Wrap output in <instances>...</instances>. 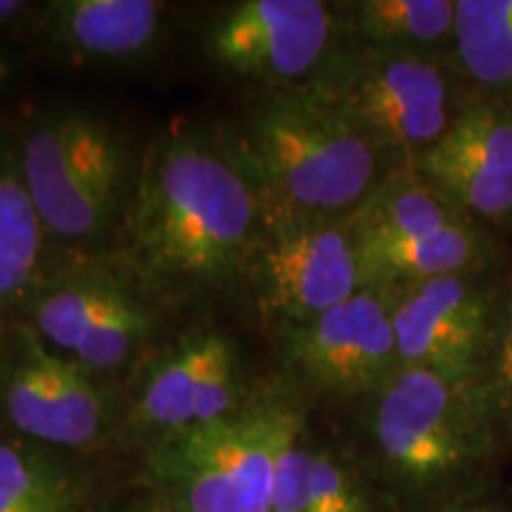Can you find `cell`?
<instances>
[{
	"mask_svg": "<svg viewBox=\"0 0 512 512\" xmlns=\"http://www.w3.org/2000/svg\"><path fill=\"white\" fill-rule=\"evenodd\" d=\"M271 512H373L356 477L302 439L285 448L275 467Z\"/></svg>",
	"mask_w": 512,
	"mask_h": 512,
	"instance_id": "16",
	"label": "cell"
},
{
	"mask_svg": "<svg viewBox=\"0 0 512 512\" xmlns=\"http://www.w3.org/2000/svg\"><path fill=\"white\" fill-rule=\"evenodd\" d=\"M41 216L19 164L0 159V309L15 304L34 283L43 254Z\"/></svg>",
	"mask_w": 512,
	"mask_h": 512,
	"instance_id": "19",
	"label": "cell"
},
{
	"mask_svg": "<svg viewBox=\"0 0 512 512\" xmlns=\"http://www.w3.org/2000/svg\"><path fill=\"white\" fill-rule=\"evenodd\" d=\"M19 171L46 233L91 242L119 216L131 155L124 138L102 119L60 112L27 133Z\"/></svg>",
	"mask_w": 512,
	"mask_h": 512,
	"instance_id": "5",
	"label": "cell"
},
{
	"mask_svg": "<svg viewBox=\"0 0 512 512\" xmlns=\"http://www.w3.org/2000/svg\"><path fill=\"white\" fill-rule=\"evenodd\" d=\"M147 313L136 299L100 325L72 356L83 370H114L147 335Z\"/></svg>",
	"mask_w": 512,
	"mask_h": 512,
	"instance_id": "23",
	"label": "cell"
},
{
	"mask_svg": "<svg viewBox=\"0 0 512 512\" xmlns=\"http://www.w3.org/2000/svg\"><path fill=\"white\" fill-rule=\"evenodd\" d=\"M266 309L287 325L309 323L363 290L349 219L273 223L259 254Z\"/></svg>",
	"mask_w": 512,
	"mask_h": 512,
	"instance_id": "9",
	"label": "cell"
},
{
	"mask_svg": "<svg viewBox=\"0 0 512 512\" xmlns=\"http://www.w3.org/2000/svg\"><path fill=\"white\" fill-rule=\"evenodd\" d=\"M133 299L107 278H79L53 287L36 306V335L50 347L74 356L105 320Z\"/></svg>",
	"mask_w": 512,
	"mask_h": 512,
	"instance_id": "20",
	"label": "cell"
},
{
	"mask_svg": "<svg viewBox=\"0 0 512 512\" xmlns=\"http://www.w3.org/2000/svg\"><path fill=\"white\" fill-rule=\"evenodd\" d=\"M313 81L382 157H399L403 166H415L458 112L444 69L425 53L363 46Z\"/></svg>",
	"mask_w": 512,
	"mask_h": 512,
	"instance_id": "6",
	"label": "cell"
},
{
	"mask_svg": "<svg viewBox=\"0 0 512 512\" xmlns=\"http://www.w3.org/2000/svg\"><path fill=\"white\" fill-rule=\"evenodd\" d=\"M335 17L318 0H245L214 24L211 55L235 74L294 88L330 64Z\"/></svg>",
	"mask_w": 512,
	"mask_h": 512,
	"instance_id": "8",
	"label": "cell"
},
{
	"mask_svg": "<svg viewBox=\"0 0 512 512\" xmlns=\"http://www.w3.org/2000/svg\"><path fill=\"white\" fill-rule=\"evenodd\" d=\"M164 5L155 0H60L53 29L74 53L119 60L150 48Z\"/></svg>",
	"mask_w": 512,
	"mask_h": 512,
	"instance_id": "15",
	"label": "cell"
},
{
	"mask_svg": "<svg viewBox=\"0 0 512 512\" xmlns=\"http://www.w3.org/2000/svg\"><path fill=\"white\" fill-rule=\"evenodd\" d=\"M5 408L17 430L55 446L91 444L105 422V403L86 370L48 351L31 330L5 382Z\"/></svg>",
	"mask_w": 512,
	"mask_h": 512,
	"instance_id": "12",
	"label": "cell"
},
{
	"mask_svg": "<svg viewBox=\"0 0 512 512\" xmlns=\"http://www.w3.org/2000/svg\"><path fill=\"white\" fill-rule=\"evenodd\" d=\"M415 169L470 219H512V112L491 98L458 107Z\"/></svg>",
	"mask_w": 512,
	"mask_h": 512,
	"instance_id": "11",
	"label": "cell"
},
{
	"mask_svg": "<svg viewBox=\"0 0 512 512\" xmlns=\"http://www.w3.org/2000/svg\"><path fill=\"white\" fill-rule=\"evenodd\" d=\"M494 294L472 273L439 275L392 302L399 368H422L453 382H482L496 323Z\"/></svg>",
	"mask_w": 512,
	"mask_h": 512,
	"instance_id": "7",
	"label": "cell"
},
{
	"mask_svg": "<svg viewBox=\"0 0 512 512\" xmlns=\"http://www.w3.org/2000/svg\"><path fill=\"white\" fill-rule=\"evenodd\" d=\"M242 159L273 223L349 219L384 178L380 150L316 81L283 88L259 107Z\"/></svg>",
	"mask_w": 512,
	"mask_h": 512,
	"instance_id": "2",
	"label": "cell"
},
{
	"mask_svg": "<svg viewBox=\"0 0 512 512\" xmlns=\"http://www.w3.org/2000/svg\"><path fill=\"white\" fill-rule=\"evenodd\" d=\"M444 512H498V510L486 508V505H458V508H451Z\"/></svg>",
	"mask_w": 512,
	"mask_h": 512,
	"instance_id": "26",
	"label": "cell"
},
{
	"mask_svg": "<svg viewBox=\"0 0 512 512\" xmlns=\"http://www.w3.org/2000/svg\"><path fill=\"white\" fill-rule=\"evenodd\" d=\"M259 190L240 162L178 136L147 162L128 211V252L152 285L192 292L245 266L259 226Z\"/></svg>",
	"mask_w": 512,
	"mask_h": 512,
	"instance_id": "1",
	"label": "cell"
},
{
	"mask_svg": "<svg viewBox=\"0 0 512 512\" xmlns=\"http://www.w3.org/2000/svg\"><path fill=\"white\" fill-rule=\"evenodd\" d=\"M472 221L415 166L384 176L368 200L349 216L358 245L432 235Z\"/></svg>",
	"mask_w": 512,
	"mask_h": 512,
	"instance_id": "14",
	"label": "cell"
},
{
	"mask_svg": "<svg viewBox=\"0 0 512 512\" xmlns=\"http://www.w3.org/2000/svg\"><path fill=\"white\" fill-rule=\"evenodd\" d=\"M219 337V332H200L183 339L178 349L152 370L138 399L143 422L169 434L195 425L204 375Z\"/></svg>",
	"mask_w": 512,
	"mask_h": 512,
	"instance_id": "17",
	"label": "cell"
},
{
	"mask_svg": "<svg viewBox=\"0 0 512 512\" xmlns=\"http://www.w3.org/2000/svg\"><path fill=\"white\" fill-rule=\"evenodd\" d=\"M451 41L467 79L491 95L512 91V0H456Z\"/></svg>",
	"mask_w": 512,
	"mask_h": 512,
	"instance_id": "18",
	"label": "cell"
},
{
	"mask_svg": "<svg viewBox=\"0 0 512 512\" xmlns=\"http://www.w3.org/2000/svg\"><path fill=\"white\" fill-rule=\"evenodd\" d=\"M299 373L335 394L377 392L399 370L392 299L382 290L356 292L287 335Z\"/></svg>",
	"mask_w": 512,
	"mask_h": 512,
	"instance_id": "10",
	"label": "cell"
},
{
	"mask_svg": "<svg viewBox=\"0 0 512 512\" xmlns=\"http://www.w3.org/2000/svg\"><path fill=\"white\" fill-rule=\"evenodd\" d=\"M456 0H361L354 3V34L363 46L408 50L439 46L453 38Z\"/></svg>",
	"mask_w": 512,
	"mask_h": 512,
	"instance_id": "21",
	"label": "cell"
},
{
	"mask_svg": "<svg viewBox=\"0 0 512 512\" xmlns=\"http://www.w3.org/2000/svg\"><path fill=\"white\" fill-rule=\"evenodd\" d=\"M302 437V413L283 403L166 434L152 475L176 512H271L275 467Z\"/></svg>",
	"mask_w": 512,
	"mask_h": 512,
	"instance_id": "4",
	"label": "cell"
},
{
	"mask_svg": "<svg viewBox=\"0 0 512 512\" xmlns=\"http://www.w3.org/2000/svg\"><path fill=\"white\" fill-rule=\"evenodd\" d=\"M505 432L482 382L399 368L377 389L373 437L401 482L434 489L472 475Z\"/></svg>",
	"mask_w": 512,
	"mask_h": 512,
	"instance_id": "3",
	"label": "cell"
},
{
	"mask_svg": "<svg viewBox=\"0 0 512 512\" xmlns=\"http://www.w3.org/2000/svg\"><path fill=\"white\" fill-rule=\"evenodd\" d=\"M27 5L17 3V0H0V22H8V19L17 17Z\"/></svg>",
	"mask_w": 512,
	"mask_h": 512,
	"instance_id": "25",
	"label": "cell"
},
{
	"mask_svg": "<svg viewBox=\"0 0 512 512\" xmlns=\"http://www.w3.org/2000/svg\"><path fill=\"white\" fill-rule=\"evenodd\" d=\"M0 512H76L74 486L46 458L0 444Z\"/></svg>",
	"mask_w": 512,
	"mask_h": 512,
	"instance_id": "22",
	"label": "cell"
},
{
	"mask_svg": "<svg viewBox=\"0 0 512 512\" xmlns=\"http://www.w3.org/2000/svg\"><path fill=\"white\" fill-rule=\"evenodd\" d=\"M5 74H8V64H5V60H3V57H0V83H3V79H5Z\"/></svg>",
	"mask_w": 512,
	"mask_h": 512,
	"instance_id": "27",
	"label": "cell"
},
{
	"mask_svg": "<svg viewBox=\"0 0 512 512\" xmlns=\"http://www.w3.org/2000/svg\"><path fill=\"white\" fill-rule=\"evenodd\" d=\"M363 290L389 292L439 278V275L472 273L484 259V240L472 221L420 238L358 245Z\"/></svg>",
	"mask_w": 512,
	"mask_h": 512,
	"instance_id": "13",
	"label": "cell"
},
{
	"mask_svg": "<svg viewBox=\"0 0 512 512\" xmlns=\"http://www.w3.org/2000/svg\"><path fill=\"white\" fill-rule=\"evenodd\" d=\"M482 384L494 403L505 432H512V294L496 309L494 335L486 358Z\"/></svg>",
	"mask_w": 512,
	"mask_h": 512,
	"instance_id": "24",
	"label": "cell"
}]
</instances>
